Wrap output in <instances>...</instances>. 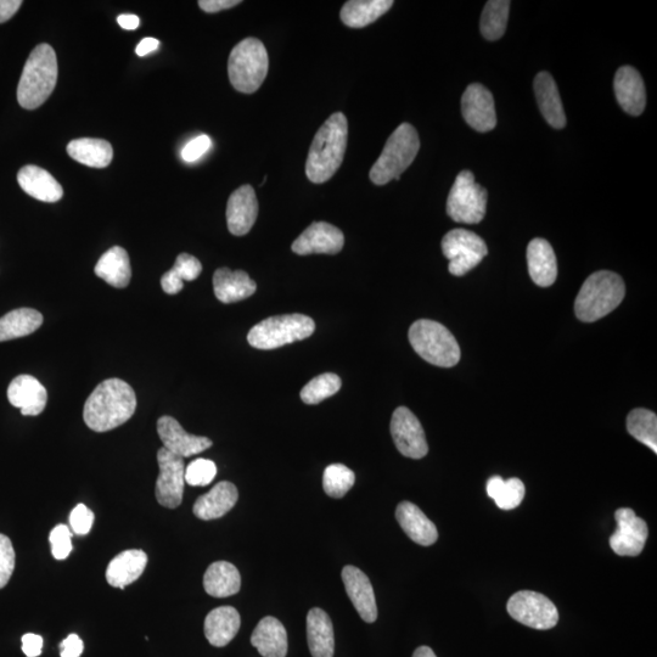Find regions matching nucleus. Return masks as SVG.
<instances>
[{
    "label": "nucleus",
    "instance_id": "a18cd8bd",
    "mask_svg": "<svg viewBox=\"0 0 657 657\" xmlns=\"http://www.w3.org/2000/svg\"><path fill=\"white\" fill-rule=\"evenodd\" d=\"M50 546L56 560H65L72 552L71 531L66 525H58L50 532Z\"/></svg>",
    "mask_w": 657,
    "mask_h": 657
},
{
    "label": "nucleus",
    "instance_id": "b1692460",
    "mask_svg": "<svg viewBox=\"0 0 657 657\" xmlns=\"http://www.w3.org/2000/svg\"><path fill=\"white\" fill-rule=\"evenodd\" d=\"M238 498V488L232 482L222 481L195 502L193 511L201 520H216L232 510Z\"/></svg>",
    "mask_w": 657,
    "mask_h": 657
},
{
    "label": "nucleus",
    "instance_id": "603ef678",
    "mask_svg": "<svg viewBox=\"0 0 657 657\" xmlns=\"http://www.w3.org/2000/svg\"><path fill=\"white\" fill-rule=\"evenodd\" d=\"M21 0H0V24L9 21L21 8Z\"/></svg>",
    "mask_w": 657,
    "mask_h": 657
},
{
    "label": "nucleus",
    "instance_id": "39448f33",
    "mask_svg": "<svg viewBox=\"0 0 657 657\" xmlns=\"http://www.w3.org/2000/svg\"><path fill=\"white\" fill-rule=\"evenodd\" d=\"M420 149L417 129L409 123H403L387 139L383 153L375 162L369 177L376 185H385L397 179L413 164Z\"/></svg>",
    "mask_w": 657,
    "mask_h": 657
},
{
    "label": "nucleus",
    "instance_id": "cd10ccee",
    "mask_svg": "<svg viewBox=\"0 0 657 657\" xmlns=\"http://www.w3.org/2000/svg\"><path fill=\"white\" fill-rule=\"evenodd\" d=\"M251 644L263 657H285L288 654V633L282 622L268 616L258 623Z\"/></svg>",
    "mask_w": 657,
    "mask_h": 657
},
{
    "label": "nucleus",
    "instance_id": "a878e982",
    "mask_svg": "<svg viewBox=\"0 0 657 657\" xmlns=\"http://www.w3.org/2000/svg\"><path fill=\"white\" fill-rule=\"evenodd\" d=\"M148 555L143 550L131 549L117 555L106 570V581L111 587L125 589L143 575Z\"/></svg>",
    "mask_w": 657,
    "mask_h": 657
},
{
    "label": "nucleus",
    "instance_id": "72a5a7b5",
    "mask_svg": "<svg viewBox=\"0 0 657 657\" xmlns=\"http://www.w3.org/2000/svg\"><path fill=\"white\" fill-rule=\"evenodd\" d=\"M207 594L215 598H227L237 594L241 587L240 572L227 561H217L207 569L204 576Z\"/></svg>",
    "mask_w": 657,
    "mask_h": 657
},
{
    "label": "nucleus",
    "instance_id": "de8ad7c7",
    "mask_svg": "<svg viewBox=\"0 0 657 657\" xmlns=\"http://www.w3.org/2000/svg\"><path fill=\"white\" fill-rule=\"evenodd\" d=\"M212 140L206 134L196 137L184 146L182 150V159L188 164L198 161L211 149Z\"/></svg>",
    "mask_w": 657,
    "mask_h": 657
},
{
    "label": "nucleus",
    "instance_id": "c85d7f7f",
    "mask_svg": "<svg viewBox=\"0 0 657 657\" xmlns=\"http://www.w3.org/2000/svg\"><path fill=\"white\" fill-rule=\"evenodd\" d=\"M535 94L544 119L555 129L566 126V116L559 89L548 72L538 73L535 78Z\"/></svg>",
    "mask_w": 657,
    "mask_h": 657
},
{
    "label": "nucleus",
    "instance_id": "e433bc0d",
    "mask_svg": "<svg viewBox=\"0 0 657 657\" xmlns=\"http://www.w3.org/2000/svg\"><path fill=\"white\" fill-rule=\"evenodd\" d=\"M202 272V265L198 258L189 255L181 254L177 257L171 271L164 274L161 278L162 289L168 295H176L184 288L185 282H193L198 279Z\"/></svg>",
    "mask_w": 657,
    "mask_h": 657
},
{
    "label": "nucleus",
    "instance_id": "4be33fe9",
    "mask_svg": "<svg viewBox=\"0 0 657 657\" xmlns=\"http://www.w3.org/2000/svg\"><path fill=\"white\" fill-rule=\"evenodd\" d=\"M527 263L533 283L541 288H548L557 280V256L547 240L537 238L531 241L527 247Z\"/></svg>",
    "mask_w": 657,
    "mask_h": 657
},
{
    "label": "nucleus",
    "instance_id": "20e7f679",
    "mask_svg": "<svg viewBox=\"0 0 657 657\" xmlns=\"http://www.w3.org/2000/svg\"><path fill=\"white\" fill-rule=\"evenodd\" d=\"M626 286L619 274L594 273L582 285L575 301V313L582 322L592 323L608 316L621 305Z\"/></svg>",
    "mask_w": 657,
    "mask_h": 657
},
{
    "label": "nucleus",
    "instance_id": "1a4fd4ad",
    "mask_svg": "<svg viewBox=\"0 0 657 657\" xmlns=\"http://www.w3.org/2000/svg\"><path fill=\"white\" fill-rule=\"evenodd\" d=\"M487 198V190L475 182L474 174L463 171L448 195V216L458 223H480L486 215Z\"/></svg>",
    "mask_w": 657,
    "mask_h": 657
},
{
    "label": "nucleus",
    "instance_id": "423d86ee",
    "mask_svg": "<svg viewBox=\"0 0 657 657\" xmlns=\"http://www.w3.org/2000/svg\"><path fill=\"white\" fill-rule=\"evenodd\" d=\"M414 351L426 362L441 368H452L460 361V347L445 325L434 320L420 319L408 333Z\"/></svg>",
    "mask_w": 657,
    "mask_h": 657
},
{
    "label": "nucleus",
    "instance_id": "bb28decb",
    "mask_svg": "<svg viewBox=\"0 0 657 657\" xmlns=\"http://www.w3.org/2000/svg\"><path fill=\"white\" fill-rule=\"evenodd\" d=\"M213 290L217 299L228 305L254 295L257 285L244 271L233 272L229 268H219L213 275Z\"/></svg>",
    "mask_w": 657,
    "mask_h": 657
},
{
    "label": "nucleus",
    "instance_id": "f3484780",
    "mask_svg": "<svg viewBox=\"0 0 657 657\" xmlns=\"http://www.w3.org/2000/svg\"><path fill=\"white\" fill-rule=\"evenodd\" d=\"M157 434L168 452L183 459L195 456V454L212 447L210 438L188 434L182 425L172 417H162L157 420Z\"/></svg>",
    "mask_w": 657,
    "mask_h": 657
},
{
    "label": "nucleus",
    "instance_id": "f257e3e1",
    "mask_svg": "<svg viewBox=\"0 0 657 657\" xmlns=\"http://www.w3.org/2000/svg\"><path fill=\"white\" fill-rule=\"evenodd\" d=\"M137 409L136 392L126 381H103L88 397L83 409V419L89 429L106 432L119 428L133 417Z\"/></svg>",
    "mask_w": 657,
    "mask_h": 657
},
{
    "label": "nucleus",
    "instance_id": "864d4df0",
    "mask_svg": "<svg viewBox=\"0 0 657 657\" xmlns=\"http://www.w3.org/2000/svg\"><path fill=\"white\" fill-rule=\"evenodd\" d=\"M160 47V42L156 38H144L137 46L136 53L139 56H145L150 53L156 52Z\"/></svg>",
    "mask_w": 657,
    "mask_h": 657
},
{
    "label": "nucleus",
    "instance_id": "ea45409f",
    "mask_svg": "<svg viewBox=\"0 0 657 657\" xmlns=\"http://www.w3.org/2000/svg\"><path fill=\"white\" fill-rule=\"evenodd\" d=\"M627 430L636 438L657 453V417L648 409H634L627 418Z\"/></svg>",
    "mask_w": 657,
    "mask_h": 657
},
{
    "label": "nucleus",
    "instance_id": "2f4dec72",
    "mask_svg": "<svg viewBox=\"0 0 657 657\" xmlns=\"http://www.w3.org/2000/svg\"><path fill=\"white\" fill-rule=\"evenodd\" d=\"M94 272L114 288H127L132 278L131 261L127 251L120 246L111 247L100 257Z\"/></svg>",
    "mask_w": 657,
    "mask_h": 657
},
{
    "label": "nucleus",
    "instance_id": "4468645a",
    "mask_svg": "<svg viewBox=\"0 0 657 657\" xmlns=\"http://www.w3.org/2000/svg\"><path fill=\"white\" fill-rule=\"evenodd\" d=\"M617 530L610 537V547L620 557H638L643 552L649 530L647 522L630 508L616 511Z\"/></svg>",
    "mask_w": 657,
    "mask_h": 657
},
{
    "label": "nucleus",
    "instance_id": "49530a36",
    "mask_svg": "<svg viewBox=\"0 0 657 657\" xmlns=\"http://www.w3.org/2000/svg\"><path fill=\"white\" fill-rule=\"evenodd\" d=\"M94 524V513L84 504H78L71 511L70 525L76 535L84 536L92 530Z\"/></svg>",
    "mask_w": 657,
    "mask_h": 657
},
{
    "label": "nucleus",
    "instance_id": "09e8293b",
    "mask_svg": "<svg viewBox=\"0 0 657 657\" xmlns=\"http://www.w3.org/2000/svg\"><path fill=\"white\" fill-rule=\"evenodd\" d=\"M84 645L82 639L77 634H70L60 644L61 657H81Z\"/></svg>",
    "mask_w": 657,
    "mask_h": 657
},
{
    "label": "nucleus",
    "instance_id": "37998d69",
    "mask_svg": "<svg viewBox=\"0 0 657 657\" xmlns=\"http://www.w3.org/2000/svg\"><path fill=\"white\" fill-rule=\"evenodd\" d=\"M217 475V466L209 459H196L185 468V482L194 487L210 485Z\"/></svg>",
    "mask_w": 657,
    "mask_h": 657
},
{
    "label": "nucleus",
    "instance_id": "473e14b6",
    "mask_svg": "<svg viewBox=\"0 0 657 657\" xmlns=\"http://www.w3.org/2000/svg\"><path fill=\"white\" fill-rule=\"evenodd\" d=\"M67 154L80 164L92 168L108 167L114 159V149L108 140L81 138L71 140Z\"/></svg>",
    "mask_w": 657,
    "mask_h": 657
},
{
    "label": "nucleus",
    "instance_id": "c03bdc74",
    "mask_svg": "<svg viewBox=\"0 0 657 657\" xmlns=\"http://www.w3.org/2000/svg\"><path fill=\"white\" fill-rule=\"evenodd\" d=\"M15 570V550L10 538L0 533V589L7 586Z\"/></svg>",
    "mask_w": 657,
    "mask_h": 657
},
{
    "label": "nucleus",
    "instance_id": "ddd939ff",
    "mask_svg": "<svg viewBox=\"0 0 657 657\" xmlns=\"http://www.w3.org/2000/svg\"><path fill=\"white\" fill-rule=\"evenodd\" d=\"M393 442L404 457L421 459L429 453L428 442L420 421L406 407L397 408L392 415Z\"/></svg>",
    "mask_w": 657,
    "mask_h": 657
},
{
    "label": "nucleus",
    "instance_id": "7c9ffc66",
    "mask_svg": "<svg viewBox=\"0 0 657 657\" xmlns=\"http://www.w3.org/2000/svg\"><path fill=\"white\" fill-rule=\"evenodd\" d=\"M307 640L313 657H334V626L327 612L322 609L308 612Z\"/></svg>",
    "mask_w": 657,
    "mask_h": 657
},
{
    "label": "nucleus",
    "instance_id": "4c0bfd02",
    "mask_svg": "<svg viewBox=\"0 0 657 657\" xmlns=\"http://www.w3.org/2000/svg\"><path fill=\"white\" fill-rule=\"evenodd\" d=\"M486 491L488 497L496 502L497 507L502 510H513L518 508L525 497V485L520 479H509L504 481L501 476H492L487 481Z\"/></svg>",
    "mask_w": 657,
    "mask_h": 657
},
{
    "label": "nucleus",
    "instance_id": "c756f323",
    "mask_svg": "<svg viewBox=\"0 0 657 657\" xmlns=\"http://www.w3.org/2000/svg\"><path fill=\"white\" fill-rule=\"evenodd\" d=\"M241 620L237 609L221 606L212 610L205 620V636L213 647H226L237 636Z\"/></svg>",
    "mask_w": 657,
    "mask_h": 657
},
{
    "label": "nucleus",
    "instance_id": "0eeeda50",
    "mask_svg": "<svg viewBox=\"0 0 657 657\" xmlns=\"http://www.w3.org/2000/svg\"><path fill=\"white\" fill-rule=\"evenodd\" d=\"M268 67V53L263 43L257 38H246L229 55L230 83L240 93H255L265 82Z\"/></svg>",
    "mask_w": 657,
    "mask_h": 657
},
{
    "label": "nucleus",
    "instance_id": "5fc2aeb1",
    "mask_svg": "<svg viewBox=\"0 0 657 657\" xmlns=\"http://www.w3.org/2000/svg\"><path fill=\"white\" fill-rule=\"evenodd\" d=\"M117 22L123 28V30L133 31L137 30L140 25V19L137 15L133 14H123L117 18Z\"/></svg>",
    "mask_w": 657,
    "mask_h": 657
},
{
    "label": "nucleus",
    "instance_id": "6e6552de",
    "mask_svg": "<svg viewBox=\"0 0 657 657\" xmlns=\"http://www.w3.org/2000/svg\"><path fill=\"white\" fill-rule=\"evenodd\" d=\"M316 324L313 319L303 314H284L262 320L247 335V341L258 350H275V348L294 344L313 335Z\"/></svg>",
    "mask_w": 657,
    "mask_h": 657
},
{
    "label": "nucleus",
    "instance_id": "6ab92c4d",
    "mask_svg": "<svg viewBox=\"0 0 657 657\" xmlns=\"http://www.w3.org/2000/svg\"><path fill=\"white\" fill-rule=\"evenodd\" d=\"M342 581L348 598L351 599L362 620L368 623L375 622L378 619V606L368 576L356 566H346L342 570Z\"/></svg>",
    "mask_w": 657,
    "mask_h": 657
},
{
    "label": "nucleus",
    "instance_id": "2eb2a0df",
    "mask_svg": "<svg viewBox=\"0 0 657 657\" xmlns=\"http://www.w3.org/2000/svg\"><path fill=\"white\" fill-rule=\"evenodd\" d=\"M345 245L344 233L327 222H314L294 241L291 249L297 255H336Z\"/></svg>",
    "mask_w": 657,
    "mask_h": 657
},
{
    "label": "nucleus",
    "instance_id": "6e6d98bb",
    "mask_svg": "<svg viewBox=\"0 0 657 657\" xmlns=\"http://www.w3.org/2000/svg\"><path fill=\"white\" fill-rule=\"evenodd\" d=\"M413 657H437L429 647H420L414 651Z\"/></svg>",
    "mask_w": 657,
    "mask_h": 657
},
{
    "label": "nucleus",
    "instance_id": "393cba45",
    "mask_svg": "<svg viewBox=\"0 0 657 657\" xmlns=\"http://www.w3.org/2000/svg\"><path fill=\"white\" fill-rule=\"evenodd\" d=\"M18 182L26 194L38 201L58 202L64 196L63 187L52 174L35 165L22 167Z\"/></svg>",
    "mask_w": 657,
    "mask_h": 657
},
{
    "label": "nucleus",
    "instance_id": "f8f14e48",
    "mask_svg": "<svg viewBox=\"0 0 657 657\" xmlns=\"http://www.w3.org/2000/svg\"><path fill=\"white\" fill-rule=\"evenodd\" d=\"M160 475L157 477L155 494L162 507L176 509L183 501L185 485V463L162 447L157 452Z\"/></svg>",
    "mask_w": 657,
    "mask_h": 657
},
{
    "label": "nucleus",
    "instance_id": "dca6fc26",
    "mask_svg": "<svg viewBox=\"0 0 657 657\" xmlns=\"http://www.w3.org/2000/svg\"><path fill=\"white\" fill-rule=\"evenodd\" d=\"M464 120L475 131L490 132L497 126L493 95L480 83L470 84L462 98Z\"/></svg>",
    "mask_w": 657,
    "mask_h": 657
},
{
    "label": "nucleus",
    "instance_id": "7ed1b4c3",
    "mask_svg": "<svg viewBox=\"0 0 657 657\" xmlns=\"http://www.w3.org/2000/svg\"><path fill=\"white\" fill-rule=\"evenodd\" d=\"M58 58L47 43L32 50L26 61L18 86L21 108L36 110L49 99L58 82Z\"/></svg>",
    "mask_w": 657,
    "mask_h": 657
},
{
    "label": "nucleus",
    "instance_id": "8fccbe9b",
    "mask_svg": "<svg viewBox=\"0 0 657 657\" xmlns=\"http://www.w3.org/2000/svg\"><path fill=\"white\" fill-rule=\"evenodd\" d=\"M43 638L35 633H27L22 637V651L27 657H38L42 654Z\"/></svg>",
    "mask_w": 657,
    "mask_h": 657
},
{
    "label": "nucleus",
    "instance_id": "79ce46f5",
    "mask_svg": "<svg viewBox=\"0 0 657 657\" xmlns=\"http://www.w3.org/2000/svg\"><path fill=\"white\" fill-rule=\"evenodd\" d=\"M355 481V473L342 464L329 465L324 471L323 487L329 497H344L355 485Z\"/></svg>",
    "mask_w": 657,
    "mask_h": 657
},
{
    "label": "nucleus",
    "instance_id": "9d476101",
    "mask_svg": "<svg viewBox=\"0 0 657 657\" xmlns=\"http://www.w3.org/2000/svg\"><path fill=\"white\" fill-rule=\"evenodd\" d=\"M443 255L449 260V273L463 277L480 265L488 255L487 245L479 235L466 229H453L442 239Z\"/></svg>",
    "mask_w": 657,
    "mask_h": 657
},
{
    "label": "nucleus",
    "instance_id": "f704fd0d",
    "mask_svg": "<svg viewBox=\"0 0 657 657\" xmlns=\"http://www.w3.org/2000/svg\"><path fill=\"white\" fill-rule=\"evenodd\" d=\"M392 5V0H351L342 7L341 20L347 27L363 28L380 19Z\"/></svg>",
    "mask_w": 657,
    "mask_h": 657
},
{
    "label": "nucleus",
    "instance_id": "412c9836",
    "mask_svg": "<svg viewBox=\"0 0 657 657\" xmlns=\"http://www.w3.org/2000/svg\"><path fill=\"white\" fill-rule=\"evenodd\" d=\"M616 99L623 110L632 116L643 114L647 105V92L642 76L632 66L617 71L614 82Z\"/></svg>",
    "mask_w": 657,
    "mask_h": 657
},
{
    "label": "nucleus",
    "instance_id": "5701e85b",
    "mask_svg": "<svg viewBox=\"0 0 657 657\" xmlns=\"http://www.w3.org/2000/svg\"><path fill=\"white\" fill-rule=\"evenodd\" d=\"M396 519L413 542L424 547H430L436 543L438 539L436 526L417 505L402 502L397 507Z\"/></svg>",
    "mask_w": 657,
    "mask_h": 657
},
{
    "label": "nucleus",
    "instance_id": "58836bf2",
    "mask_svg": "<svg viewBox=\"0 0 657 657\" xmlns=\"http://www.w3.org/2000/svg\"><path fill=\"white\" fill-rule=\"evenodd\" d=\"M510 2L508 0H491L482 11L480 30L488 41L502 38L509 19Z\"/></svg>",
    "mask_w": 657,
    "mask_h": 657
},
{
    "label": "nucleus",
    "instance_id": "aec40b11",
    "mask_svg": "<svg viewBox=\"0 0 657 657\" xmlns=\"http://www.w3.org/2000/svg\"><path fill=\"white\" fill-rule=\"evenodd\" d=\"M8 400L22 415L37 417L46 409L48 393L35 376L20 375L9 385Z\"/></svg>",
    "mask_w": 657,
    "mask_h": 657
},
{
    "label": "nucleus",
    "instance_id": "3c124183",
    "mask_svg": "<svg viewBox=\"0 0 657 657\" xmlns=\"http://www.w3.org/2000/svg\"><path fill=\"white\" fill-rule=\"evenodd\" d=\"M240 3V0H200L199 7L205 13L215 14L237 7Z\"/></svg>",
    "mask_w": 657,
    "mask_h": 657
},
{
    "label": "nucleus",
    "instance_id": "a19ab883",
    "mask_svg": "<svg viewBox=\"0 0 657 657\" xmlns=\"http://www.w3.org/2000/svg\"><path fill=\"white\" fill-rule=\"evenodd\" d=\"M341 389V379L333 373L316 376L301 391V400L306 404H318L334 396Z\"/></svg>",
    "mask_w": 657,
    "mask_h": 657
},
{
    "label": "nucleus",
    "instance_id": "c9c22d12",
    "mask_svg": "<svg viewBox=\"0 0 657 657\" xmlns=\"http://www.w3.org/2000/svg\"><path fill=\"white\" fill-rule=\"evenodd\" d=\"M43 324V316L32 308H19L0 318V342L24 338Z\"/></svg>",
    "mask_w": 657,
    "mask_h": 657
},
{
    "label": "nucleus",
    "instance_id": "f03ea898",
    "mask_svg": "<svg viewBox=\"0 0 657 657\" xmlns=\"http://www.w3.org/2000/svg\"><path fill=\"white\" fill-rule=\"evenodd\" d=\"M348 140V122L342 112L331 115L319 128L308 153L307 178L314 184L328 182L344 161Z\"/></svg>",
    "mask_w": 657,
    "mask_h": 657
},
{
    "label": "nucleus",
    "instance_id": "9b49d317",
    "mask_svg": "<svg viewBox=\"0 0 657 657\" xmlns=\"http://www.w3.org/2000/svg\"><path fill=\"white\" fill-rule=\"evenodd\" d=\"M507 610L515 621L535 630H550L559 621L557 606L546 595L537 592L515 593L509 599Z\"/></svg>",
    "mask_w": 657,
    "mask_h": 657
},
{
    "label": "nucleus",
    "instance_id": "a211bd4d",
    "mask_svg": "<svg viewBox=\"0 0 657 657\" xmlns=\"http://www.w3.org/2000/svg\"><path fill=\"white\" fill-rule=\"evenodd\" d=\"M258 216V201L254 188L243 185L230 195L227 205L229 232L243 237L254 227Z\"/></svg>",
    "mask_w": 657,
    "mask_h": 657
}]
</instances>
